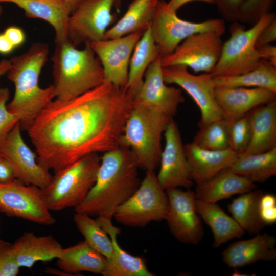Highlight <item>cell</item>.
Here are the masks:
<instances>
[{"mask_svg": "<svg viewBox=\"0 0 276 276\" xmlns=\"http://www.w3.org/2000/svg\"><path fill=\"white\" fill-rule=\"evenodd\" d=\"M159 0H132L122 17L106 31L104 39L142 32L151 24Z\"/></svg>", "mask_w": 276, "mask_h": 276, "instance_id": "29", "label": "cell"}, {"mask_svg": "<svg viewBox=\"0 0 276 276\" xmlns=\"http://www.w3.org/2000/svg\"><path fill=\"white\" fill-rule=\"evenodd\" d=\"M78 49L68 40L55 43L53 62L54 94L66 101L100 85L105 80L102 64L90 43Z\"/></svg>", "mask_w": 276, "mask_h": 276, "instance_id": "4", "label": "cell"}, {"mask_svg": "<svg viewBox=\"0 0 276 276\" xmlns=\"http://www.w3.org/2000/svg\"><path fill=\"white\" fill-rule=\"evenodd\" d=\"M215 96L223 118L231 120L275 100L276 93L259 87H216Z\"/></svg>", "mask_w": 276, "mask_h": 276, "instance_id": "19", "label": "cell"}, {"mask_svg": "<svg viewBox=\"0 0 276 276\" xmlns=\"http://www.w3.org/2000/svg\"><path fill=\"white\" fill-rule=\"evenodd\" d=\"M107 262V259L84 240L74 246L62 248L57 264L59 269L75 275L82 271L103 275Z\"/></svg>", "mask_w": 276, "mask_h": 276, "instance_id": "27", "label": "cell"}, {"mask_svg": "<svg viewBox=\"0 0 276 276\" xmlns=\"http://www.w3.org/2000/svg\"><path fill=\"white\" fill-rule=\"evenodd\" d=\"M164 80L167 84H173L183 89L198 107L200 118L199 128L224 118L215 96V86L210 73L198 75L191 74L185 66L174 65L162 67Z\"/></svg>", "mask_w": 276, "mask_h": 276, "instance_id": "11", "label": "cell"}, {"mask_svg": "<svg viewBox=\"0 0 276 276\" xmlns=\"http://www.w3.org/2000/svg\"><path fill=\"white\" fill-rule=\"evenodd\" d=\"M10 66L11 62L10 60L2 59L0 60V77L6 74Z\"/></svg>", "mask_w": 276, "mask_h": 276, "instance_id": "48", "label": "cell"}, {"mask_svg": "<svg viewBox=\"0 0 276 276\" xmlns=\"http://www.w3.org/2000/svg\"><path fill=\"white\" fill-rule=\"evenodd\" d=\"M114 5V0H82L70 16L68 39L76 47L104 39L116 19Z\"/></svg>", "mask_w": 276, "mask_h": 276, "instance_id": "13", "label": "cell"}, {"mask_svg": "<svg viewBox=\"0 0 276 276\" xmlns=\"http://www.w3.org/2000/svg\"><path fill=\"white\" fill-rule=\"evenodd\" d=\"M261 59L265 60L276 67V47L270 44L257 48Z\"/></svg>", "mask_w": 276, "mask_h": 276, "instance_id": "44", "label": "cell"}, {"mask_svg": "<svg viewBox=\"0 0 276 276\" xmlns=\"http://www.w3.org/2000/svg\"><path fill=\"white\" fill-rule=\"evenodd\" d=\"M165 143L161 153L157 180L164 190L194 184L178 127L173 119L164 133Z\"/></svg>", "mask_w": 276, "mask_h": 276, "instance_id": "15", "label": "cell"}, {"mask_svg": "<svg viewBox=\"0 0 276 276\" xmlns=\"http://www.w3.org/2000/svg\"><path fill=\"white\" fill-rule=\"evenodd\" d=\"M0 211L40 225H52L56 222L44 200L42 189L17 179L0 183Z\"/></svg>", "mask_w": 276, "mask_h": 276, "instance_id": "12", "label": "cell"}, {"mask_svg": "<svg viewBox=\"0 0 276 276\" xmlns=\"http://www.w3.org/2000/svg\"><path fill=\"white\" fill-rule=\"evenodd\" d=\"M71 6L72 12L75 10L77 7L78 5L80 4L82 0H65Z\"/></svg>", "mask_w": 276, "mask_h": 276, "instance_id": "50", "label": "cell"}, {"mask_svg": "<svg viewBox=\"0 0 276 276\" xmlns=\"http://www.w3.org/2000/svg\"><path fill=\"white\" fill-rule=\"evenodd\" d=\"M143 33L139 32L90 42L102 64L106 81L116 86L126 88L130 58Z\"/></svg>", "mask_w": 276, "mask_h": 276, "instance_id": "18", "label": "cell"}, {"mask_svg": "<svg viewBox=\"0 0 276 276\" xmlns=\"http://www.w3.org/2000/svg\"><path fill=\"white\" fill-rule=\"evenodd\" d=\"M213 81L215 87H259L276 93V67L261 59L249 72L233 76H214Z\"/></svg>", "mask_w": 276, "mask_h": 276, "instance_id": "33", "label": "cell"}, {"mask_svg": "<svg viewBox=\"0 0 276 276\" xmlns=\"http://www.w3.org/2000/svg\"><path fill=\"white\" fill-rule=\"evenodd\" d=\"M4 33L15 48L20 46L25 41V33L23 30L19 27L9 26L5 29Z\"/></svg>", "mask_w": 276, "mask_h": 276, "instance_id": "42", "label": "cell"}, {"mask_svg": "<svg viewBox=\"0 0 276 276\" xmlns=\"http://www.w3.org/2000/svg\"><path fill=\"white\" fill-rule=\"evenodd\" d=\"M139 169L128 148L119 146L103 153L95 183L75 212L111 220L117 209L139 187Z\"/></svg>", "mask_w": 276, "mask_h": 276, "instance_id": "2", "label": "cell"}, {"mask_svg": "<svg viewBox=\"0 0 276 276\" xmlns=\"http://www.w3.org/2000/svg\"><path fill=\"white\" fill-rule=\"evenodd\" d=\"M20 267L12 251V244L0 239V276H16Z\"/></svg>", "mask_w": 276, "mask_h": 276, "instance_id": "39", "label": "cell"}, {"mask_svg": "<svg viewBox=\"0 0 276 276\" xmlns=\"http://www.w3.org/2000/svg\"><path fill=\"white\" fill-rule=\"evenodd\" d=\"M150 29L162 56H165L171 54L182 41L195 33L215 31L223 34L225 25L224 21L220 18L198 22L182 19L176 12L169 7L167 2L159 0Z\"/></svg>", "mask_w": 276, "mask_h": 276, "instance_id": "9", "label": "cell"}, {"mask_svg": "<svg viewBox=\"0 0 276 276\" xmlns=\"http://www.w3.org/2000/svg\"><path fill=\"white\" fill-rule=\"evenodd\" d=\"M133 95L106 80L66 101H51L27 129L38 162L55 172L120 146Z\"/></svg>", "mask_w": 276, "mask_h": 276, "instance_id": "1", "label": "cell"}, {"mask_svg": "<svg viewBox=\"0 0 276 276\" xmlns=\"http://www.w3.org/2000/svg\"><path fill=\"white\" fill-rule=\"evenodd\" d=\"M43 272L50 274H54V275H57L59 276H72V275H76L74 274L70 273L64 271V270H62L60 269H56L52 267H46L45 269H43Z\"/></svg>", "mask_w": 276, "mask_h": 276, "instance_id": "47", "label": "cell"}, {"mask_svg": "<svg viewBox=\"0 0 276 276\" xmlns=\"http://www.w3.org/2000/svg\"><path fill=\"white\" fill-rule=\"evenodd\" d=\"M0 154H1V153H0Z\"/></svg>", "mask_w": 276, "mask_h": 276, "instance_id": "53", "label": "cell"}, {"mask_svg": "<svg viewBox=\"0 0 276 276\" xmlns=\"http://www.w3.org/2000/svg\"><path fill=\"white\" fill-rule=\"evenodd\" d=\"M62 247L52 235L37 236L31 232L24 233L12 244V251L17 265L31 268L39 261L57 259Z\"/></svg>", "mask_w": 276, "mask_h": 276, "instance_id": "24", "label": "cell"}, {"mask_svg": "<svg viewBox=\"0 0 276 276\" xmlns=\"http://www.w3.org/2000/svg\"><path fill=\"white\" fill-rule=\"evenodd\" d=\"M100 161L99 154L93 153L55 172L42 189L48 209L61 211L80 204L95 183Z\"/></svg>", "mask_w": 276, "mask_h": 276, "instance_id": "6", "label": "cell"}, {"mask_svg": "<svg viewBox=\"0 0 276 276\" xmlns=\"http://www.w3.org/2000/svg\"><path fill=\"white\" fill-rule=\"evenodd\" d=\"M21 128L20 122L16 124L0 147V153L12 166L16 179L26 185L43 189L52 176L38 162L37 154L25 143Z\"/></svg>", "mask_w": 276, "mask_h": 276, "instance_id": "16", "label": "cell"}, {"mask_svg": "<svg viewBox=\"0 0 276 276\" xmlns=\"http://www.w3.org/2000/svg\"><path fill=\"white\" fill-rule=\"evenodd\" d=\"M9 96L10 91L7 87L0 88V147L16 124L19 122L18 119L7 108Z\"/></svg>", "mask_w": 276, "mask_h": 276, "instance_id": "37", "label": "cell"}, {"mask_svg": "<svg viewBox=\"0 0 276 276\" xmlns=\"http://www.w3.org/2000/svg\"><path fill=\"white\" fill-rule=\"evenodd\" d=\"M114 1H115L114 7L116 8L117 10L119 11L121 8L122 0H114Z\"/></svg>", "mask_w": 276, "mask_h": 276, "instance_id": "51", "label": "cell"}, {"mask_svg": "<svg viewBox=\"0 0 276 276\" xmlns=\"http://www.w3.org/2000/svg\"><path fill=\"white\" fill-rule=\"evenodd\" d=\"M195 1H201L210 4H213L215 2V0H170L167 2V4L171 9L177 12V10L184 5Z\"/></svg>", "mask_w": 276, "mask_h": 276, "instance_id": "46", "label": "cell"}, {"mask_svg": "<svg viewBox=\"0 0 276 276\" xmlns=\"http://www.w3.org/2000/svg\"><path fill=\"white\" fill-rule=\"evenodd\" d=\"M102 227L110 237L113 251L111 257L107 259L103 276H154L147 266L144 259L133 256L123 249L119 245L117 237L119 228L114 226L111 220L97 218Z\"/></svg>", "mask_w": 276, "mask_h": 276, "instance_id": "26", "label": "cell"}, {"mask_svg": "<svg viewBox=\"0 0 276 276\" xmlns=\"http://www.w3.org/2000/svg\"><path fill=\"white\" fill-rule=\"evenodd\" d=\"M168 210L166 190L159 183L154 171H148L137 190L117 209L113 217L124 226L143 227L165 220Z\"/></svg>", "mask_w": 276, "mask_h": 276, "instance_id": "8", "label": "cell"}, {"mask_svg": "<svg viewBox=\"0 0 276 276\" xmlns=\"http://www.w3.org/2000/svg\"><path fill=\"white\" fill-rule=\"evenodd\" d=\"M184 146L192 179L197 185L229 167L238 155L231 148L211 150L201 148L193 142Z\"/></svg>", "mask_w": 276, "mask_h": 276, "instance_id": "22", "label": "cell"}, {"mask_svg": "<svg viewBox=\"0 0 276 276\" xmlns=\"http://www.w3.org/2000/svg\"><path fill=\"white\" fill-rule=\"evenodd\" d=\"M11 3L22 9L26 17L49 23L55 31V42L68 39L67 26L72 9L65 0H0Z\"/></svg>", "mask_w": 276, "mask_h": 276, "instance_id": "20", "label": "cell"}, {"mask_svg": "<svg viewBox=\"0 0 276 276\" xmlns=\"http://www.w3.org/2000/svg\"><path fill=\"white\" fill-rule=\"evenodd\" d=\"M74 222L84 240L93 248L107 259L112 255V241L98 221L83 213L75 212Z\"/></svg>", "mask_w": 276, "mask_h": 276, "instance_id": "34", "label": "cell"}, {"mask_svg": "<svg viewBox=\"0 0 276 276\" xmlns=\"http://www.w3.org/2000/svg\"><path fill=\"white\" fill-rule=\"evenodd\" d=\"M250 139L242 154L262 153L276 148V101L260 105L248 112Z\"/></svg>", "mask_w": 276, "mask_h": 276, "instance_id": "23", "label": "cell"}, {"mask_svg": "<svg viewBox=\"0 0 276 276\" xmlns=\"http://www.w3.org/2000/svg\"><path fill=\"white\" fill-rule=\"evenodd\" d=\"M16 179L13 168L9 162L0 154V183H6Z\"/></svg>", "mask_w": 276, "mask_h": 276, "instance_id": "43", "label": "cell"}, {"mask_svg": "<svg viewBox=\"0 0 276 276\" xmlns=\"http://www.w3.org/2000/svg\"><path fill=\"white\" fill-rule=\"evenodd\" d=\"M14 47L3 33L0 34V53L7 54L10 53L14 49Z\"/></svg>", "mask_w": 276, "mask_h": 276, "instance_id": "45", "label": "cell"}, {"mask_svg": "<svg viewBox=\"0 0 276 276\" xmlns=\"http://www.w3.org/2000/svg\"><path fill=\"white\" fill-rule=\"evenodd\" d=\"M49 54L47 43L35 42L22 54L12 57L6 73L14 85L15 91L8 110L27 129L38 113L54 98V87L41 88L39 80Z\"/></svg>", "mask_w": 276, "mask_h": 276, "instance_id": "3", "label": "cell"}, {"mask_svg": "<svg viewBox=\"0 0 276 276\" xmlns=\"http://www.w3.org/2000/svg\"><path fill=\"white\" fill-rule=\"evenodd\" d=\"M225 3L228 5L231 8L239 10L243 3V0H223Z\"/></svg>", "mask_w": 276, "mask_h": 276, "instance_id": "49", "label": "cell"}, {"mask_svg": "<svg viewBox=\"0 0 276 276\" xmlns=\"http://www.w3.org/2000/svg\"><path fill=\"white\" fill-rule=\"evenodd\" d=\"M276 40V18L266 26L259 34L256 42V48L270 44Z\"/></svg>", "mask_w": 276, "mask_h": 276, "instance_id": "41", "label": "cell"}, {"mask_svg": "<svg viewBox=\"0 0 276 276\" xmlns=\"http://www.w3.org/2000/svg\"><path fill=\"white\" fill-rule=\"evenodd\" d=\"M275 19L274 13L262 15L250 28L238 23L230 27V37L223 43L221 55L213 72L214 76H233L249 72L259 64L261 59L256 47L263 29Z\"/></svg>", "mask_w": 276, "mask_h": 276, "instance_id": "7", "label": "cell"}, {"mask_svg": "<svg viewBox=\"0 0 276 276\" xmlns=\"http://www.w3.org/2000/svg\"><path fill=\"white\" fill-rule=\"evenodd\" d=\"M260 217L265 225L276 222V197L272 194H263L259 203Z\"/></svg>", "mask_w": 276, "mask_h": 276, "instance_id": "40", "label": "cell"}, {"mask_svg": "<svg viewBox=\"0 0 276 276\" xmlns=\"http://www.w3.org/2000/svg\"><path fill=\"white\" fill-rule=\"evenodd\" d=\"M172 117L133 103L126 121L120 146L129 148L139 168L155 171L162 151V138Z\"/></svg>", "mask_w": 276, "mask_h": 276, "instance_id": "5", "label": "cell"}, {"mask_svg": "<svg viewBox=\"0 0 276 276\" xmlns=\"http://www.w3.org/2000/svg\"><path fill=\"white\" fill-rule=\"evenodd\" d=\"M160 55L149 66L143 82L133 96V103L140 104L173 117L185 101L181 89L164 81Z\"/></svg>", "mask_w": 276, "mask_h": 276, "instance_id": "17", "label": "cell"}, {"mask_svg": "<svg viewBox=\"0 0 276 276\" xmlns=\"http://www.w3.org/2000/svg\"><path fill=\"white\" fill-rule=\"evenodd\" d=\"M262 191L254 190L241 194L228 205L232 217L245 231L250 234H257L265 224L259 212V203Z\"/></svg>", "mask_w": 276, "mask_h": 276, "instance_id": "32", "label": "cell"}, {"mask_svg": "<svg viewBox=\"0 0 276 276\" xmlns=\"http://www.w3.org/2000/svg\"><path fill=\"white\" fill-rule=\"evenodd\" d=\"M196 208L201 219L213 233L214 247H219L234 238L241 237L245 233L234 218L216 203L196 199Z\"/></svg>", "mask_w": 276, "mask_h": 276, "instance_id": "28", "label": "cell"}, {"mask_svg": "<svg viewBox=\"0 0 276 276\" xmlns=\"http://www.w3.org/2000/svg\"><path fill=\"white\" fill-rule=\"evenodd\" d=\"M2 12H3V10H2V6L0 5V17L2 14Z\"/></svg>", "mask_w": 276, "mask_h": 276, "instance_id": "52", "label": "cell"}, {"mask_svg": "<svg viewBox=\"0 0 276 276\" xmlns=\"http://www.w3.org/2000/svg\"><path fill=\"white\" fill-rule=\"evenodd\" d=\"M192 142L201 148L211 150L229 148L226 120L219 119L200 128Z\"/></svg>", "mask_w": 276, "mask_h": 276, "instance_id": "35", "label": "cell"}, {"mask_svg": "<svg viewBox=\"0 0 276 276\" xmlns=\"http://www.w3.org/2000/svg\"><path fill=\"white\" fill-rule=\"evenodd\" d=\"M160 55L150 27L143 32L130 60L126 88L133 96L141 86L148 67Z\"/></svg>", "mask_w": 276, "mask_h": 276, "instance_id": "30", "label": "cell"}, {"mask_svg": "<svg viewBox=\"0 0 276 276\" xmlns=\"http://www.w3.org/2000/svg\"><path fill=\"white\" fill-rule=\"evenodd\" d=\"M273 0H245L241 4L238 18L247 22L254 23L267 13Z\"/></svg>", "mask_w": 276, "mask_h": 276, "instance_id": "38", "label": "cell"}, {"mask_svg": "<svg viewBox=\"0 0 276 276\" xmlns=\"http://www.w3.org/2000/svg\"><path fill=\"white\" fill-rule=\"evenodd\" d=\"M276 238L258 233L252 238L231 244L222 252L223 262L229 267L237 268L260 260L273 261L276 258Z\"/></svg>", "mask_w": 276, "mask_h": 276, "instance_id": "21", "label": "cell"}, {"mask_svg": "<svg viewBox=\"0 0 276 276\" xmlns=\"http://www.w3.org/2000/svg\"><path fill=\"white\" fill-rule=\"evenodd\" d=\"M223 34L208 31L192 35L171 54L162 56V67L182 65L190 68L195 73H211L221 55Z\"/></svg>", "mask_w": 276, "mask_h": 276, "instance_id": "10", "label": "cell"}, {"mask_svg": "<svg viewBox=\"0 0 276 276\" xmlns=\"http://www.w3.org/2000/svg\"><path fill=\"white\" fill-rule=\"evenodd\" d=\"M169 210L165 220L173 237L189 244L199 243L203 236L201 219L196 208L195 192L178 188L166 190Z\"/></svg>", "mask_w": 276, "mask_h": 276, "instance_id": "14", "label": "cell"}, {"mask_svg": "<svg viewBox=\"0 0 276 276\" xmlns=\"http://www.w3.org/2000/svg\"><path fill=\"white\" fill-rule=\"evenodd\" d=\"M228 168L255 183L265 182L276 175V148L260 153L238 154Z\"/></svg>", "mask_w": 276, "mask_h": 276, "instance_id": "31", "label": "cell"}, {"mask_svg": "<svg viewBox=\"0 0 276 276\" xmlns=\"http://www.w3.org/2000/svg\"><path fill=\"white\" fill-rule=\"evenodd\" d=\"M256 187L255 183L227 168L197 185L195 194L196 199L216 203L233 195L254 190Z\"/></svg>", "mask_w": 276, "mask_h": 276, "instance_id": "25", "label": "cell"}, {"mask_svg": "<svg viewBox=\"0 0 276 276\" xmlns=\"http://www.w3.org/2000/svg\"><path fill=\"white\" fill-rule=\"evenodd\" d=\"M226 121L229 147L241 154L246 149L250 139L248 113L240 118Z\"/></svg>", "mask_w": 276, "mask_h": 276, "instance_id": "36", "label": "cell"}]
</instances>
